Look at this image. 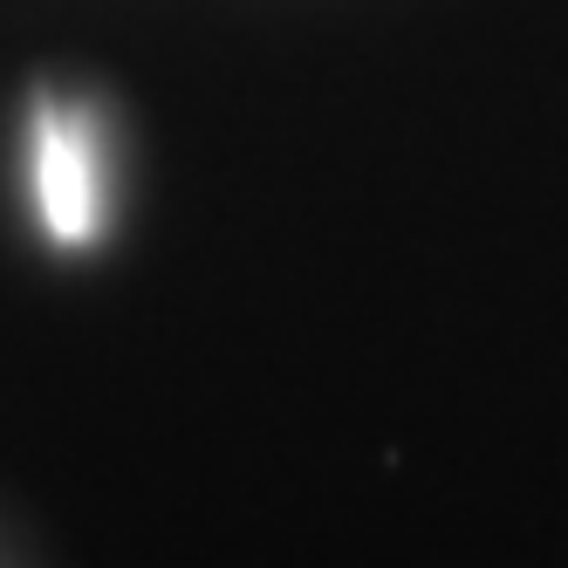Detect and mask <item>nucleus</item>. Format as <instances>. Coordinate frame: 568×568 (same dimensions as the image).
<instances>
[{"instance_id":"f257e3e1","label":"nucleus","mask_w":568,"mask_h":568,"mask_svg":"<svg viewBox=\"0 0 568 568\" xmlns=\"http://www.w3.org/2000/svg\"><path fill=\"white\" fill-rule=\"evenodd\" d=\"M28 192L55 247H90L110 226V144L83 103H42L28 124Z\"/></svg>"}]
</instances>
